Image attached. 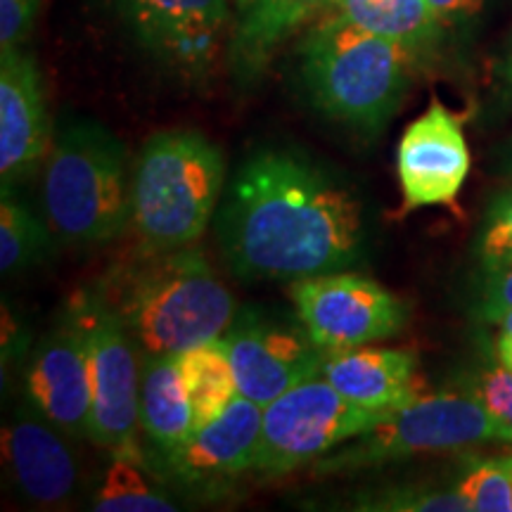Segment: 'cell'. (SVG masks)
<instances>
[{
	"instance_id": "6da1fadb",
	"label": "cell",
	"mask_w": 512,
	"mask_h": 512,
	"mask_svg": "<svg viewBox=\"0 0 512 512\" xmlns=\"http://www.w3.org/2000/svg\"><path fill=\"white\" fill-rule=\"evenodd\" d=\"M214 233L245 283H297L366 254L363 202L344 178L294 147H259L228 178Z\"/></svg>"
},
{
	"instance_id": "7a4b0ae2",
	"label": "cell",
	"mask_w": 512,
	"mask_h": 512,
	"mask_svg": "<svg viewBox=\"0 0 512 512\" xmlns=\"http://www.w3.org/2000/svg\"><path fill=\"white\" fill-rule=\"evenodd\" d=\"M140 354L181 356L226 335L238 306L195 245L138 249L95 285Z\"/></svg>"
},
{
	"instance_id": "3957f363",
	"label": "cell",
	"mask_w": 512,
	"mask_h": 512,
	"mask_svg": "<svg viewBox=\"0 0 512 512\" xmlns=\"http://www.w3.org/2000/svg\"><path fill=\"white\" fill-rule=\"evenodd\" d=\"M418 62L387 38L320 15L297 46V74L313 110L361 133H380L411 91Z\"/></svg>"
},
{
	"instance_id": "277c9868",
	"label": "cell",
	"mask_w": 512,
	"mask_h": 512,
	"mask_svg": "<svg viewBox=\"0 0 512 512\" xmlns=\"http://www.w3.org/2000/svg\"><path fill=\"white\" fill-rule=\"evenodd\" d=\"M226 188L223 152L195 128L147 138L131 178V223L140 249H181L207 233Z\"/></svg>"
},
{
	"instance_id": "5b68a950",
	"label": "cell",
	"mask_w": 512,
	"mask_h": 512,
	"mask_svg": "<svg viewBox=\"0 0 512 512\" xmlns=\"http://www.w3.org/2000/svg\"><path fill=\"white\" fill-rule=\"evenodd\" d=\"M43 209L53 233L67 245H107L131 221L126 147L93 119L57 126L43 174Z\"/></svg>"
},
{
	"instance_id": "8992f818",
	"label": "cell",
	"mask_w": 512,
	"mask_h": 512,
	"mask_svg": "<svg viewBox=\"0 0 512 512\" xmlns=\"http://www.w3.org/2000/svg\"><path fill=\"white\" fill-rule=\"evenodd\" d=\"M498 441L491 415L472 392L420 394L406 406L394 408L358 437L344 441L316 465V475H339L425 453L460 451V448Z\"/></svg>"
},
{
	"instance_id": "52a82bcc",
	"label": "cell",
	"mask_w": 512,
	"mask_h": 512,
	"mask_svg": "<svg viewBox=\"0 0 512 512\" xmlns=\"http://www.w3.org/2000/svg\"><path fill=\"white\" fill-rule=\"evenodd\" d=\"M112 15L162 72L202 88L226 64L233 0H105Z\"/></svg>"
},
{
	"instance_id": "ba28073f",
	"label": "cell",
	"mask_w": 512,
	"mask_h": 512,
	"mask_svg": "<svg viewBox=\"0 0 512 512\" xmlns=\"http://www.w3.org/2000/svg\"><path fill=\"white\" fill-rule=\"evenodd\" d=\"M384 415L344 399L323 375L311 377L264 406V432L254 472L280 477L318 463L344 441L375 427Z\"/></svg>"
},
{
	"instance_id": "9c48e42d",
	"label": "cell",
	"mask_w": 512,
	"mask_h": 512,
	"mask_svg": "<svg viewBox=\"0 0 512 512\" xmlns=\"http://www.w3.org/2000/svg\"><path fill=\"white\" fill-rule=\"evenodd\" d=\"M72 306L86 332L91 358V439L110 453L138 451L140 351L110 306L88 290Z\"/></svg>"
},
{
	"instance_id": "30bf717a",
	"label": "cell",
	"mask_w": 512,
	"mask_h": 512,
	"mask_svg": "<svg viewBox=\"0 0 512 512\" xmlns=\"http://www.w3.org/2000/svg\"><path fill=\"white\" fill-rule=\"evenodd\" d=\"M221 339L238 392L259 406H268L297 384L320 375L328 358L299 316L266 306L240 309Z\"/></svg>"
},
{
	"instance_id": "8fae6325",
	"label": "cell",
	"mask_w": 512,
	"mask_h": 512,
	"mask_svg": "<svg viewBox=\"0 0 512 512\" xmlns=\"http://www.w3.org/2000/svg\"><path fill=\"white\" fill-rule=\"evenodd\" d=\"M304 328L325 354L347 351L399 335L408 306L377 280L358 273H323L290 285Z\"/></svg>"
},
{
	"instance_id": "7c38bea8",
	"label": "cell",
	"mask_w": 512,
	"mask_h": 512,
	"mask_svg": "<svg viewBox=\"0 0 512 512\" xmlns=\"http://www.w3.org/2000/svg\"><path fill=\"white\" fill-rule=\"evenodd\" d=\"M264 406L238 394L228 408L183 444L157 453V465L185 489L219 491L221 484L254 472L259 463Z\"/></svg>"
},
{
	"instance_id": "4fadbf2b",
	"label": "cell",
	"mask_w": 512,
	"mask_h": 512,
	"mask_svg": "<svg viewBox=\"0 0 512 512\" xmlns=\"http://www.w3.org/2000/svg\"><path fill=\"white\" fill-rule=\"evenodd\" d=\"M470 166L463 121L439 100H432L406 126L396 150L403 211L451 204L463 190Z\"/></svg>"
},
{
	"instance_id": "5bb4252c",
	"label": "cell",
	"mask_w": 512,
	"mask_h": 512,
	"mask_svg": "<svg viewBox=\"0 0 512 512\" xmlns=\"http://www.w3.org/2000/svg\"><path fill=\"white\" fill-rule=\"evenodd\" d=\"M27 399L67 437H91V358L72 304L31 351Z\"/></svg>"
},
{
	"instance_id": "9a60e30c",
	"label": "cell",
	"mask_w": 512,
	"mask_h": 512,
	"mask_svg": "<svg viewBox=\"0 0 512 512\" xmlns=\"http://www.w3.org/2000/svg\"><path fill=\"white\" fill-rule=\"evenodd\" d=\"M46 83L31 50H0V188L31 181L53 145Z\"/></svg>"
},
{
	"instance_id": "2e32d148",
	"label": "cell",
	"mask_w": 512,
	"mask_h": 512,
	"mask_svg": "<svg viewBox=\"0 0 512 512\" xmlns=\"http://www.w3.org/2000/svg\"><path fill=\"white\" fill-rule=\"evenodd\" d=\"M29 399L22 401L3 427V458L10 477L27 501L62 505L79 489V467L74 451Z\"/></svg>"
},
{
	"instance_id": "e0dca14e",
	"label": "cell",
	"mask_w": 512,
	"mask_h": 512,
	"mask_svg": "<svg viewBox=\"0 0 512 512\" xmlns=\"http://www.w3.org/2000/svg\"><path fill=\"white\" fill-rule=\"evenodd\" d=\"M320 375L344 399L380 413L406 406L422 394L418 358L403 349L366 344V347L335 351L325 358Z\"/></svg>"
},
{
	"instance_id": "ac0fdd59",
	"label": "cell",
	"mask_w": 512,
	"mask_h": 512,
	"mask_svg": "<svg viewBox=\"0 0 512 512\" xmlns=\"http://www.w3.org/2000/svg\"><path fill=\"white\" fill-rule=\"evenodd\" d=\"M330 0H254L235 17L226 67L235 86H254L275 53L294 34L309 29L328 10Z\"/></svg>"
},
{
	"instance_id": "d6986e66",
	"label": "cell",
	"mask_w": 512,
	"mask_h": 512,
	"mask_svg": "<svg viewBox=\"0 0 512 512\" xmlns=\"http://www.w3.org/2000/svg\"><path fill=\"white\" fill-rule=\"evenodd\" d=\"M323 15H337L396 43L420 69L439 60L451 31L434 12L430 0H330Z\"/></svg>"
},
{
	"instance_id": "ffe728a7",
	"label": "cell",
	"mask_w": 512,
	"mask_h": 512,
	"mask_svg": "<svg viewBox=\"0 0 512 512\" xmlns=\"http://www.w3.org/2000/svg\"><path fill=\"white\" fill-rule=\"evenodd\" d=\"M140 430L155 453H166L195 432V418L178 356L140 354Z\"/></svg>"
},
{
	"instance_id": "44dd1931",
	"label": "cell",
	"mask_w": 512,
	"mask_h": 512,
	"mask_svg": "<svg viewBox=\"0 0 512 512\" xmlns=\"http://www.w3.org/2000/svg\"><path fill=\"white\" fill-rule=\"evenodd\" d=\"M95 512H176L178 503L166 494L150 467L143 463V453H112L98 489L91 501Z\"/></svg>"
},
{
	"instance_id": "7402d4cb",
	"label": "cell",
	"mask_w": 512,
	"mask_h": 512,
	"mask_svg": "<svg viewBox=\"0 0 512 512\" xmlns=\"http://www.w3.org/2000/svg\"><path fill=\"white\" fill-rule=\"evenodd\" d=\"M185 389L195 418V430L211 422L228 408V403L238 396V380L223 339L202 344L178 356Z\"/></svg>"
},
{
	"instance_id": "603a6c76",
	"label": "cell",
	"mask_w": 512,
	"mask_h": 512,
	"mask_svg": "<svg viewBox=\"0 0 512 512\" xmlns=\"http://www.w3.org/2000/svg\"><path fill=\"white\" fill-rule=\"evenodd\" d=\"M57 235L19 200L17 188H3L0 200V271L17 275L46 261Z\"/></svg>"
},
{
	"instance_id": "cb8c5ba5",
	"label": "cell",
	"mask_w": 512,
	"mask_h": 512,
	"mask_svg": "<svg viewBox=\"0 0 512 512\" xmlns=\"http://www.w3.org/2000/svg\"><path fill=\"white\" fill-rule=\"evenodd\" d=\"M475 512H512V453L472 463L456 484Z\"/></svg>"
},
{
	"instance_id": "d4e9b609",
	"label": "cell",
	"mask_w": 512,
	"mask_h": 512,
	"mask_svg": "<svg viewBox=\"0 0 512 512\" xmlns=\"http://www.w3.org/2000/svg\"><path fill=\"white\" fill-rule=\"evenodd\" d=\"M351 510L363 512H463L470 505L458 489L439 491L427 486H394V489H380L373 494H358L351 498Z\"/></svg>"
},
{
	"instance_id": "484cf974",
	"label": "cell",
	"mask_w": 512,
	"mask_h": 512,
	"mask_svg": "<svg viewBox=\"0 0 512 512\" xmlns=\"http://www.w3.org/2000/svg\"><path fill=\"white\" fill-rule=\"evenodd\" d=\"M475 252L484 271L512 264V185L498 192L486 207Z\"/></svg>"
},
{
	"instance_id": "4316f807",
	"label": "cell",
	"mask_w": 512,
	"mask_h": 512,
	"mask_svg": "<svg viewBox=\"0 0 512 512\" xmlns=\"http://www.w3.org/2000/svg\"><path fill=\"white\" fill-rule=\"evenodd\" d=\"M494 420L498 441L512 444V370L503 363L479 370L470 389Z\"/></svg>"
},
{
	"instance_id": "83f0119b",
	"label": "cell",
	"mask_w": 512,
	"mask_h": 512,
	"mask_svg": "<svg viewBox=\"0 0 512 512\" xmlns=\"http://www.w3.org/2000/svg\"><path fill=\"white\" fill-rule=\"evenodd\" d=\"M41 5L43 0H0V50L27 46Z\"/></svg>"
},
{
	"instance_id": "f1b7e54d",
	"label": "cell",
	"mask_w": 512,
	"mask_h": 512,
	"mask_svg": "<svg viewBox=\"0 0 512 512\" xmlns=\"http://www.w3.org/2000/svg\"><path fill=\"white\" fill-rule=\"evenodd\" d=\"M484 285L479 290L477 313L479 318L498 323L505 313L512 311V264L484 271Z\"/></svg>"
},
{
	"instance_id": "f546056e",
	"label": "cell",
	"mask_w": 512,
	"mask_h": 512,
	"mask_svg": "<svg viewBox=\"0 0 512 512\" xmlns=\"http://www.w3.org/2000/svg\"><path fill=\"white\" fill-rule=\"evenodd\" d=\"M491 83H494L496 105L501 110H512V34L503 43L501 55L496 57Z\"/></svg>"
},
{
	"instance_id": "4dcf8cb0",
	"label": "cell",
	"mask_w": 512,
	"mask_h": 512,
	"mask_svg": "<svg viewBox=\"0 0 512 512\" xmlns=\"http://www.w3.org/2000/svg\"><path fill=\"white\" fill-rule=\"evenodd\" d=\"M430 3L448 29H458L482 12L486 0H430Z\"/></svg>"
},
{
	"instance_id": "1f68e13d",
	"label": "cell",
	"mask_w": 512,
	"mask_h": 512,
	"mask_svg": "<svg viewBox=\"0 0 512 512\" xmlns=\"http://www.w3.org/2000/svg\"><path fill=\"white\" fill-rule=\"evenodd\" d=\"M496 325L501 328L496 337V358L498 363L512 370V311L505 313Z\"/></svg>"
},
{
	"instance_id": "d6a6232c",
	"label": "cell",
	"mask_w": 512,
	"mask_h": 512,
	"mask_svg": "<svg viewBox=\"0 0 512 512\" xmlns=\"http://www.w3.org/2000/svg\"><path fill=\"white\" fill-rule=\"evenodd\" d=\"M498 164H501V169L505 171V174L512 176V136L508 138V143L503 145V155H501V159H498Z\"/></svg>"
},
{
	"instance_id": "836d02e7",
	"label": "cell",
	"mask_w": 512,
	"mask_h": 512,
	"mask_svg": "<svg viewBox=\"0 0 512 512\" xmlns=\"http://www.w3.org/2000/svg\"><path fill=\"white\" fill-rule=\"evenodd\" d=\"M252 3H254V0H233V5H235V17H238L240 12H245Z\"/></svg>"
}]
</instances>
